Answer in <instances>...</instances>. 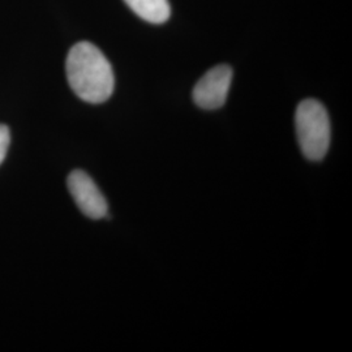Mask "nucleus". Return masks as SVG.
<instances>
[{
    "instance_id": "7ed1b4c3",
    "label": "nucleus",
    "mask_w": 352,
    "mask_h": 352,
    "mask_svg": "<svg viewBox=\"0 0 352 352\" xmlns=\"http://www.w3.org/2000/svg\"><path fill=\"white\" fill-rule=\"evenodd\" d=\"M232 81V69L227 64L215 65L197 81L193 101L204 110H217L226 103Z\"/></svg>"
},
{
    "instance_id": "f03ea898",
    "label": "nucleus",
    "mask_w": 352,
    "mask_h": 352,
    "mask_svg": "<svg viewBox=\"0 0 352 352\" xmlns=\"http://www.w3.org/2000/svg\"><path fill=\"white\" fill-rule=\"evenodd\" d=\"M296 136L302 154L309 161H321L330 146V119L325 106L317 100H304L295 113Z\"/></svg>"
},
{
    "instance_id": "423d86ee",
    "label": "nucleus",
    "mask_w": 352,
    "mask_h": 352,
    "mask_svg": "<svg viewBox=\"0 0 352 352\" xmlns=\"http://www.w3.org/2000/svg\"><path fill=\"white\" fill-rule=\"evenodd\" d=\"M11 144V132L10 128L4 124H0V164L6 160L8 148Z\"/></svg>"
},
{
    "instance_id": "20e7f679",
    "label": "nucleus",
    "mask_w": 352,
    "mask_h": 352,
    "mask_svg": "<svg viewBox=\"0 0 352 352\" xmlns=\"http://www.w3.org/2000/svg\"><path fill=\"white\" fill-rule=\"evenodd\" d=\"M67 186L76 205L90 219L107 217L109 205L94 180L82 170H74L67 179Z\"/></svg>"
},
{
    "instance_id": "39448f33",
    "label": "nucleus",
    "mask_w": 352,
    "mask_h": 352,
    "mask_svg": "<svg viewBox=\"0 0 352 352\" xmlns=\"http://www.w3.org/2000/svg\"><path fill=\"white\" fill-rule=\"evenodd\" d=\"M124 1L139 17L151 24H164L171 14L168 0H124Z\"/></svg>"
},
{
    "instance_id": "f257e3e1",
    "label": "nucleus",
    "mask_w": 352,
    "mask_h": 352,
    "mask_svg": "<svg viewBox=\"0 0 352 352\" xmlns=\"http://www.w3.org/2000/svg\"><path fill=\"white\" fill-rule=\"evenodd\" d=\"M65 72L76 96L88 103H103L113 96V67L97 46L78 42L68 52Z\"/></svg>"
}]
</instances>
